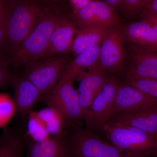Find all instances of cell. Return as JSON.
<instances>
[{
  "mask_svg": "<svg viewBox=\"0 0 157 157\" xmlns=\"http://www.w3.org/2000/svg\"><path fill=\"white\" fill-rule=\"evenodd\" d=\"M156 104V99L133 86L121 82L117 92L112 115L114 113L134 112Z\"/></svg>",
  "mask_w": 157,
  "mask_h": 157,
  "instance_id": "8fae6325",
  "label": "cell"
},
{
  "mask_svg": "<svg viewBox=\"0 0 157 157\" xmlns=\"http://www.w3.org/2000/svg\"><path fill=\"white\" fill-rule=\"evenodd\" d=\"M96 0H91L74 15L78 29L94 26Z\"/></svg>",
  "mask_w": 157,
  "mask_h": 157,
  "instance_id": "44dd1931",
  "label": "cell"
},
{
  "mask_svg": "<svg viewBox=\"0 0 157 157\" xmlns=\"http://www.w3.org/2000/svg\"><path fill=\"white\" fill-rule=\"evenodd\" d=\"M9 57L0 55V88L12 84L14 76L9 69Z\"/></svg>",
  "mask_w": 157,
  "mask_h": 157,
  "instance_id": "d4e9b609",
  "label": "cell"
},
{
  "mask_svg": "<svg viewBox=\"0 0 157 157\" xmlns=\"http://www.w3.org/2000/svg\"><path fill=\"white\" fill-rule=\"evenodd\" d=\"M139 16L140 18L146 21L147 22L157 25V14L141 13Z\"/></svg>",
  "mask_w": 157,
  "mask_h": 157,
  "instance_id": "f546056e",
  "label": "cell"
},
{
  "mask_svg": "<svg viewBox=\"0 0 157 157\" xmlns=\"http://www.w3.org/2000/svg\"><path fill=\"white\" fill-rule=\"evenodd\" d=\"M143 155L128 153L121 151L111 144L106 142L94 157H137Z\"/></svg>",
  "mask_w": 157,
  "mask_h": 157,
  "instance_id": "cb8c5ba5",
  "label": "cell"
},
{
  "mask_svg": "<svg viewBox=\"0 0 157 157\" xmlns=\"http://www.w3.org/2000/svg\"><path fill=\"white\" fill-rule=\"evenodd\" d=\"M127 52L125 77L157 79V51Z\"/></svg>",
  "mask_w": 157,
  "mask_h": 157,
  "instance_id": "4fadbf2b",
  "label": "cell"
},
{
  "mask_svg": "<svg viewBox=\"0 0 157 157\" xmlns=\"http://www.w3.org/2000/svg\"><path fill=\"white\" fill-rule=\"evenodd\" d=\"M149 23L151 25L152 27V28L154 30L155 32L156 33L157 35V25L151 23Z\"/></svg>",
  "mask_w": 157,
  "mask_h": 157,
  "instance_id": "836d02e7",
  "label": "cell"
},
{
  "mask_svg": "<svg viewBox=\"0 0 157 157\" xmlns=\"http://www.w3.org/2000/svg\"><path fill=\"white\" fill-rule=\"evenodd\" d=\"M102 130L111 144L124 152L154 155L157 151V135L135 127L108 124Z\"/></svg>",
  "mask_w": 157,
  "mask_h": 157,
  "instance_id": "3957f363",
  "label": "cell"
},
{
  "mask_svg": "<svg viewBox=\"0 0 157 157\" xmlns=\"http://www.w3.org/2000/svg\"><path fill=\"white\" fill-rule=\"evenodd\" d=\"M72 8L73 14L75 15L80 9L84 8L91 0H68Z\"/></svg>",
  "mask_w": 157,
  "mask_h": 157,
  "instance_id": "4316f807",
  "label": "cell"
},
{
  "mask_svg": "<svg viewBox=\"0 0 157 157\" xmlns=\"http://www.w3.org/2000/svg\"><path fill=\"white\" fill-rule=\"evenodd\" d=\"M64 15L46 11L14 53L9 57V64L18 67L41 59L52 34Z\"/></svg>",
  "mask_w": 157,
  "mask_h": 157,
  "instance_id": "7a4b0ae2",
  "label": "cell"
},
{
  "mask_svg": "<svg viewBox=\"0 0 157 157\" xmlns=\"http://www.w3.org/2000/svg\"><path fill=\"white\" fill-rule=\"evenodd\" d=\"M154 156L155 157H157V151L155 153V154L154 155Z\"/></svg>",
  "mask_w": 157,
  "mask_h": 157,
  "instance_id": "d590c367",
  "label": "cell"
},
{
  "mask_svg": "<svg viewBox=\"0 0 157 157\" xmlns=\"http://www.w3.org/2000/svg\"><path fill=\"white\" fill-rule=\"evenodd\" d=\"M137 157H155L154 155H144L140 156Z\"/></svg>",
  "mask_w": 157,
  "mask_h": 157,
  "instance_id": "e575fe53",
  "label": "cell"
},
{
  "mask_svg": "<svg viewBox=\"0 0 157 157\" xmlns=\"http://www.w3.org/2000/svg\"><path fill=\"white\" fill-rule=\"evenodd\" d=\"M118 26L127 50L157 51V35L146 21L140 18Z\"/></svg>",
  "mask_w": 157,
  "mask_h": 157,
  "instance_id": "ba28073f",
  "label": "cell"
},
{
  "mask_svg": "<svg viewBox=\"0 0 157 157\" xmlns=\"http://www.w3.org/2000/svg\"><path fill=\"white\" fill-rule=\"evenodd\" d=\"M14 90V104L21 114L28 113L42 98L39 90L25 76L14 77L12 82Z\"/></svg>",
  "mask_w": 157,
  "mask_h": 157,
  "instance_id": "9a60e30c",
  "label": "cell"
},
{
  "mask_svg": "<svg viewBox=\"0 0 157 157\" xmlns=\"http://www.w3.org/2000/svg\"><path fill=\"white\" fill-rule=\"evenodd\" d=\"M107 124L135 127L157 135V104L134 112L114 113Z\"/></svg>",
  "mask_w": 157,
  "mask_h": 157,
  "instance_id": "7c38bea8",
  "label": "cell"
},
{
  "mask_svg": "<svg viewBox=\"0 0 157 157\" xmlns=\"http://www.w3.org/2000/svg\"><path fill=\"white\" fill-rule=\"evenodd\" d=\"M125 82L157 100V79L126 77Z\"/></svg>",
  "mask_w": 157,
  "mask_h": 157,
  "instance_id": "7402d4cb",
  "label": "cell"
},
{
  "mask_svg": "<svg viewBox=\"0 0 157 157\" xmlns=\"http://www.w3.org/2000/svg\"><path fill=\"white\" fill-rule=\"evenodd\" d=\"M47 11L28 0H15L3 9L2 23L7 34L9 57Z\"/></svg>",
  "mask_w": 157,
  "mask_h": 157,
  "instance_id": "6da1fadb",
  "label": "cell"
},
{
  "mask_svg": "<svg viewBox=\"0 0 157 157\" xmlns=\"http://www.w3.org/2000/svg\"><path fill=\"white\" fill-rule=\"evenodd\" d=\"M74 80L62 76L51 92L44 96L50 107L56 110L64 121L69 122L84 120L78 91L73 86Z\"/></svg>",
  "mask_w": 157,
  "mask_h": 157,
  "instance_id": "5b68a950",
  "label": "cell"
},
{
  "mask_svg": "<svg viewBox=\"0 0 157 157\" xmlns=\"http://www.w3.org/2000/svg\"><path fill=\"white\" fill-rule=\"evenodd\" d=\"M27 157H75L71 139L63 133L29 144Z\"/></svg>",
  "mask_w": 157,
  "mask_h": 157,
  "instance_id": "5bb4252c",
  "label": "cell"
},
{
  "mask_svg": "<svg viewBox=\"0 0 157 157\" xmlns=\"http://www.w3.org/2000/svg\"><path fill=\"white\" fill-rule=\"evenodd\" d=\"M8 52V42L7 34L3 24L0 25V55L4 56V53Z\"/></svg>",
  "mask_w": 157,
  "mask_h": 157,
  "instance_id": "484cf974",
  "label": "cell"
},
{
  "mask_svg": "<svg viewBox=\"0 0 157 157\" xmlns=\"http://www.w3.org/2000/svg\"><path fill=\"white\" fill-rule=\"evenodd\" d=\"M23 139L17 133L10 132L0 146V157H22Z\"/></svg>",
  "mask_w": 157,
  "mask_h": 157,
  "instance_id": "ffe728a7",
  "label": "cell"
},
{
  "mask_svg": "<svg viewBox=\"0 0 157 157\" xmlns=\"http://www.w3.org/2000/svg\"><path fill=\"white\" fill-rule=\"evenodd\" d=\"M70 139L75 157H94L107 142L87 129L76 131Z\"/></svg>",
  "mask_w": 157,
  "mask_h": 157,
  "instance_id": "2e32d148",
  "label": "cell"
},
{
  "mask_svg": "<svg viewBox=\"0 0 157 157\" xmlns=\"http://www.w3.org/2000/svg\"><path fill=\"white\" fill-rule=\"evenodd\" d=\"M100 50L101 45H97L83 51L69 63L63 76L75 80L85 69L94 67L98 63Z\"/></svg>",
  "mask_w": 157,
  "mask_h": 157,
  "instance_id": "e0dca14e",
  "label": "cell"
},
{
  "mask_svg": "<svg viewBox=\"0 0 157 157\" xmlns=\"http://www.w3.org/2000/svg\"><path fill=\"white\" fill-rule=\"evenodd\" d=\"M107 29L92 26L78 30L73 39L70 52L75 57L91 46L101 45Z\"/></svg>",
  "mask_w": 157,
  "mask_h": 157,
  "instance_id": "ac0fdd59",
  "label": "cell"
},
{
  "mask_svg": "<svg viewBox=\"0 0 157 157\" xmlns=\"http://www.w3.org/2000/svg\"><path fill=\"white\" fill-rule=\"evenodd\" d=\"M147 0H123L122 11L125 17L133 19L140 16Z\"/></svg>",
  "mask_w": 157,
  "mask_h": 157,
  "instance_id": "603a6c76",
  "label": "cell"
},
{
  "mask_svg": "<svg viewBox=\"0 0 157 157\" xmlns=\"http://www.w3.org/2000/svg\"><path fill=\"white\" fill-rule=\"evenodd\" d=\"M117 13L122 11L123 0H104Z\"/></svg>",
  "mask_w": 157,
  "mask_h": 157,
  "instance_id": "f1b7e54d",
  "label": "cell"
},
{
  "mask_svg": "<svg viewBox=\"0 0 157 157\" xmlns=\"http://www.w3.org/2000/svg\"><path fill=\"white\" fill-rule=\"evenodd\" d=\"M127 57V49L118 25L107 29L101 44L97 67L113 76L123 70Z\"/></svg>",
  "mask_w": 157,
  "mask_h": 157,
  "instance_id": "8992f818",
  "label": "cell"
},
{
  "mask_svg": "<svg viewBox=\"0 0 157 157\" xmlns=\"http://www.w3.org/2000/svg\"><path fill=\"white\" fill-rule=\"evenodd\" d=\"M71 60L66 53L32 62L25 65L23 76L37 88L42 95L46 96L55 87Z\"/></svg>",
  "mask_w": 157,
  "mask_h": 157,
  "instance_id": "277c9868",
  "label": "cell"
},
{
  "mask_svg": "<svg viewBox=\"0 0 157 157\" xmlns=\"http://www.w3.org/2000/svg\"><path fill=\"white\" fill-rule=\"evenodd\" d=\"M121 24L120 17L112 7L105 1L96 0L94 26L109 28Z\"/></svg>",
  "mask_w": 157,
  "mask_h": 157,
  "instance_id": "d6986e66",
  "label": "cell"
},
{
  "mask_svg": "<svg viewBox=\"0 0 157 157\" xmlns=\"http://www.w3.org/2000/svg\"><path fill=\"white\" fill-rule=\"evenodd\" d=\"M10 133V131H8V130H6L5 132H4L3 135L0 137V146L2 145L3 142L5 141V140H6L7 137H8Z\"/></svg>",
  "mask_w": 157,
  "mask_h": 157,
  "instance_id": "4dcf8cb0",
  "label": "cell"
},
{
  "mask_svg": "<svg viewBox=\"0 0 157 157\" xmlns=\"http://www.w3.org/2000/svg\"><path fill=\"white\" fill-rule=\"evenodd\" d=\"M121 82L111 76L93 101L85 122L87 129L103 130L112 115L117 92Z\"/></svg>",
  "mask_w": 157,
  "mask_h": 157,
  "instance_id": "52a82bcc",
  "label": "cell"
},
{
  "mask_svg": "<svg viewBox=\"0 0 157 157\" xmlns=\"http://www.w3.org/2000/svg\"><path fill=\"white\" fill-rule=\"evenodd\" d=\"M78 30L73 14L65 15L52 34L41 59L64 54L70 51L73 39Z\"/></svg>",
  "mask_w": 157,
  "mask_h": 157,
  "instance_id": "30bf717a",
  "label": "cell"
},
{
  "mask_svg": "<svg viewBox=\"0 0 157 157\" xmlns=\"http://www.w3.org/2000/svg\"><path fill=\"white\" fill-rule=\"evenodd\" d=\"M3 17V9L0 4V25L2 24Z\"/></svg>",
  "mask_w": 157,
  "mask_h": 157,
  "instance_id": "d6a6232c",
  "label": "cell"
},
{
  "mask_svg": "<svg viewBox=\"0 0 157 157\" xmlns=\"http://www.w3.org/2000/svg\"><path fill=\"white\" fill-rule=\"evenodd\" d=\"M141 13L157 14V0H147Z\"/></svg>",
  "mask_w": 157,
  "mask_h": 157,
  "instance_id": "83f0119b",
  "label": "cell"
},
{
  "mask_svg": "<svg viewBox=\"0 0 157 157\" xmlns=\"http://www.w3.org/2000/svg\"><path fill=\"white\" fill-rule=\"evenodd\" d=\"M14 1L15 0H0V4L2 7V9H4V8L5 9Z\"/></svg>",
  "mask_w": 157,
  "mask_h": 157,
  "instance_id": "1f68e13d",
  "label": "cell"
},
{
  "mask_svg": "<svg viewBox=\"0 0 157 157\" xmlns=\"http://www.w3.org/2000/svg\"><path fill=\"white\" fill-rule=\"evenodd\" d=\"M111 76L95 66L78 75L76 79L79 81L77 91L79 103L84 115L87 119L93 101L100 94Z\"/></svg>",
  "mask_w": 157,
  "mask_h": 157,
  "instance_id": "9c48e42d",
  "label": "cell"
}]
</instances>
